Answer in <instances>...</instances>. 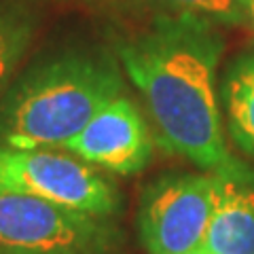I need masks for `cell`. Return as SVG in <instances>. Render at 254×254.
I'll return each mask as SVG.
<instances>
[{
  "instance_id": "6da1fadb",
  "label": "cell",
  "mask_w": 254,
  "mask_h": 254,
  "mask_svg": "<svg viewBox=\"0 0 254 254\" xmlns=\"http://www.w3.org/2000/svg\"><path fill=\"white\" fill-rule=\"evenodd\" d=\"M125 74L146 102L159 142L197 168L254 182L222 136L216 66L220 38L193 13L159 19L119 49Z\"/></svg>"
},
{
  "instance_id": "4fadbf2b",
  "label": "cell",
  "mask_w": 254,
  "mask_h": 254,
  "mask_svg": "<svg viewBox=\"0 0 254 254\" xmlns=\"http://www.w3.org/2000/svg\"><path fill=\"white\" fill-rule=\"evenodd\" d=\"M189 254H205L203 250H195V252H189Z\"/></svg>"
},
{
  "instance_id": "5b68a950",
  "label": "cell",
  "mask_w": 254,
  "mask_h": 254,
  "mask_svg": "<svg viewBox=\"0 0 254 254\" xmlns=\"http://www.w3.org/2000/svg\"><path fill=\"white\" fill-rule=\"evenodd\" d=\"M218 174H178L153 182L138 212L140 242L148 254L201 250L210 225Z\"/></svg>"
},
{
  "instance_id": "9c48e42d",
  "label": "cell",
  "mask_w": 254,
  "mask_h": 254,
  "mask_svg": "<svg viewBox=\"0 0 254 254\" xmlns=\"http://www.w3.org/2000/svg\"><path fill=\"white\" fill-rule=\"evenodd\" d=\"M34 26L30 15L19 6H0V98L26 55Z\"/></svg>"
},
{
  "instance_id": "30bf717a",
  "label": "cell",
  "mask_w": 254,
  "mask_h": 254,
  "mask_svg": "<svg viewBox=\"0 0 254 254\" xmlns=\"http://www.w3.org/2000/svg\"><path fill=\"white\" fill-rule=\"evenodd\" d=\"M172 4L182 6L187 13L193 15H208L222 23H244L246 11L240 0H168Z\"/></svg>"
},
{
  "instance_id": "277c9868",
  "label": "cell",
  "mask_w": 254,
  "mask_h": 254,
  "mask_svg": "<svg viewBox=\"0 0 254 254\" xmlns=\"http://www.w3.org/2000/svg\"><path fill=\"white\" fill-rule=\"evenodd\" d=\"M113 218L91 216L36 197L0 193V248L36 254H117Z\"/></svg>"
},
{
  "instance_id": "3957f363",
  "label": "cell",
  "mask_w": 254,
  "mask_h": 254,
  "mask_svg": "<svg viewBox=\"0 0 254 254\" xmlns=\"http://www.w3.org/2000/svg\"><path fill=\"white\" fill-rule=\"evenodd\" d=\"M0 193L36 197L102 218L121 208L119 190L93 165L60 148L0 144Z\"/></svg>"
},
{
  "instance_id": "7c38bea8",
  "label": "cell",
  "mask_w": 254,
  "mask_h": 254,
  "mask_svg": "<svg viewBox=\"0 0 254 254\" xmlns=\"http://www.w3.org/2000/svg\"><path fill=\"white\" fill-rule=\"evenodd\" d=\"M0 254H36V252H23V250H9V248H0Z\"/></svg>"
},
{
  "instance_id": "8fae6325",
  "label": "cell",
  "mask_w": 254,
  "mask_h": 254,
  "mask_svg": "<svg viewBox=\"0 0 254 254\" xmlns=\"http://www.w3.org/2000/svg\"><path fill=\"white\" fill-rule=\"evenodd\" d=\"M242 6H244V11H246V17L250 19V23L254 26V0H240Z\"/></svg>"
},
{
  "instance_id": "7a4b0ae2",
  "label": "cell",
  "mask_w": 254,
  "mask_h": 254,
  "mask_svg": "<svg viewBox=\"0 0 254 254\" xmlns=\"http://www.w3.org/2000/svg\"><path fill=\"white\" fill-rule=\"evenodd\" d=\"M123 78L113 60L70 53L28 72L0 104V144L62 148L115 98Z\"/></svg>"
},
{
  "instance_id": "8992f818",
  "label": "cell",
  "mask_w": 254,
  "mask_h": 254,
  "mask_svg": "<svg viewBox=\"0 0 254 254\" xmlns=\"http://www.w3.org/2000/svg\"><path fill=\"white\" fill-rule=\"evenodd\" d=\"M60 150L119 176H131L146 168L153 157V142L138 106L119 95Z\"/></svg>"
},
{
  "instance_id": "ba28073f",
  "label": "cell",
  "mask_w": 254,
  "mask_h": 254,
  "mask_svg": "<svg viewBox=\"0 0 254 254\" xmlns=\"http://www.w3.org/2000/svg\"><path fill=\"white\" fill-rule=\"evenodd\" d=\"M222 104L233 142L254 157V53L231 64L222 81Z\"/></svg>"
},
{
  "instance_id": "52a82bcc",
  "label": "cell",
  "mask_w": 254,
  "mask_h": 254,
  "mask_svg": "<svg viewBox=\"0 0 254 254\" xmlns=\"http://www.w3.org/2000/svg\"><path fill=\"white\" fill-rule=\"evenodd\" d=\"M201 250L254 254V182L218 174L216 197Z\"/></svg>"
}]
</instances>
